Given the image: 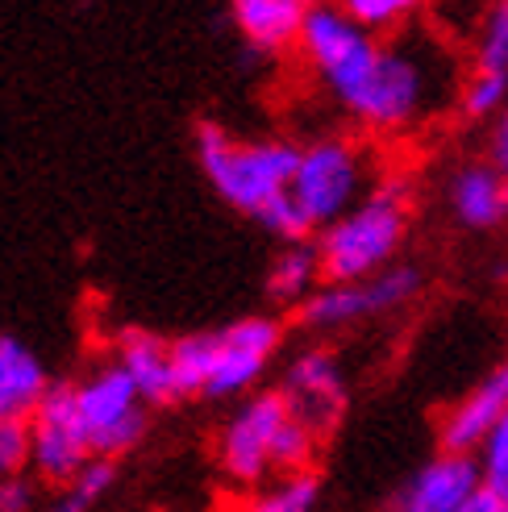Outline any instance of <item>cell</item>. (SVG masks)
Segmentation results:
<instances>
[{
  "instance_id": "21",
  "label": "cell",
  "mask_w": 508,
  "mask_h": 512,
  "mask_svg": "<svg viewBox=\"0 0 508 512\" xmlns=\"http://www.w3.org/2000/svg\"><path fill=\"white\" fill-rule=\"evenodd\" d=\"M342 9L375 38H396V34L409 30V21H413L409 0H346Z\"/></svg>"
},
{
  "instance_id": "27",
  "label": "cell",
  "mask_w": 508,
  "mask_h": 512,
  "mask_svg": "<svg viewBox=\"0 0 508 512\" xmlns=\"http://www.w3.org/2000/svg\"><path fill=\"white\" fill-rule=\"evenodd\" d=\"M463 512H508V504H504L500 496H492V492H484V496H479L475 504H467Z\"/></svg>"
},
{
  "instance_id": "12",
  "label": "cell",
  "mask_w": 508,
  "mask_h": 512,
  "mask_svg": "<svg viewBox=\"0 0 508 512\" xmlns=\"http://www.w3.org/2000/svg\"><path fill=\"white\" fill-rule=\"evenodd\" d=\"M508 417V363H496L475 388L454 400L438 421V442L446 454H479L496 425Z\"/></svg>"
},
{
  "instance_id": "10",
  "label": "cell",
  "mask_w": 508,
  "mask_h": 512,
  "mask_svg": "<svg viewBox=\"0 0 508 512\" xmlns=\"http://www.w3.org/2000/svg\"><path fill=\"white\" fill-rule=\"evenodd\" d=\"M279 396L288 400L292 417L300 425H309L317 438H325L346 413V371L338 363V354L329 346H304L300 354L288 358L284 383Z\"/></svg>"
},
{
  "instance_id": "11",
  "label": "cell",
  "mask_w": 508,
  "mask_h": 512,
  "mask_svg": "<svg viewBox=\"0 0 508 512\" xmlns=\"http://www.w3.org/2000/svg\"><path fill=\"white\" fill-rule=\"evenodd\" d=\"M484 496V475L471 454H434L396 492L392 512H463Z\"/></svg>"
},
{
  "instance_id": "13",
  "label": "cell",
  "mask_w": 508,
  "mask_h": 512,
  "mask_svg": "<svg viewBox=\"0 0 508 512\" xmlns=\"http://www.w3.org/2000/svg\"><path fill=\"white\" fill-rule=\"evenodd\" d=\"M446 204L450 217L459 221L463 229H496L508 217V179L488 163H459L446 179Z\"/></svg>"
},
{
  "instance_id": "16",
  "label": "cell",
  "mask_w": 508,
  "mask_h": 512,
  "mask_svg": "<svg viewBox=\"0 0 508 512\" xmlns=\"http://www.w3.org/2000/svg\"><path fill=\"white\" fill-rule=\"evenodd\" d=\"M309 9L313 5H304V0H234L230 17L246 46L263 50V55H284V50L300 46Z\"/></svg>"
},
{
  "instance_id": "9",
  "label": "cell",
  "mask_w": 508,
  "mask_h": 512,
  "mask_svg": "<svg viewBox=\"0 0 508 512\" xmlns=\"http://www.w3.org/2000/svg\"><path fill=\"white\" fill-rule=\"evenodd\" d=\"M92 463V446L75 408V388L71 383H55L30 417V467L38 479L63 488Z\"/></svg>"
},
{
  "instance_id": "23",
  "label": "cell",
  "mask_w": 508,
  "mask_h": 512,
  "mask_svg": "<svg viewBox=\"0 0 508 512\" xmlns=\"http://www.w3.org/2000/svg\"><path fill=\"white\" fill-rule=\"evenodd\" d=\"M475 463H479V475H484V492H492L508 504V417L496 425L484 450L475 454Z\"/></svg>"
},
{
  "instance_id": "14",
  "label": "cell",
  "mask_w": 508,
  "mask_h": 512,
  "mask_svg": "<svg viewBox=\"0 0 508 512\" xmlns=\"http://www.w3.org/2000/svg\"><path fill=\"white\" fill-rule=\"evenodd\" d=\"M113 363L134 379L146 404H171L175 396V358L171 342L155 329H121L113 342Z\"/></svg>"
},
{
  "instance_id": "3",
  "label": "cell",
  "mask_w": 508,
  "mask_h": 512,
  "mask_svg": "<svg viewBox=\"0 0 508 512\" xmlns=\"http://www.w3.org/2000/svg\"><path fill=\"white\" fill-rule=\"evenodd\" d=\"M196 167L234 213L259 221L292 192L300 146L284 138H234L217 121H196Z\"/></svg>"
},
{
  "instance_id": "1",
  "label": "cell",
  "mask_w": 508,
  "mask_h": 512,
  "mask_svg": "<svg viewBox=\"0 0 508 512\" xmlns=\"http://www.w3.org/2000/svg\"><path fill=\"white\" fill-rule=\"evenodd\" d=\"M296 50L342 113L375 134L417 130L463 84H454V59L438 38L413 30L375 38L342 5H313Z\"/></svg>"
},
{
  "instance_id": "24",
  "label": "cell",
  "mask_w": 508,
  "mask_h": 512,
  "mask_svg": "<svg viewBox=\"0 0 508 512\" xmlns=\"http://www.w3.org/2000/svg\"><path fill=\"white\" fill-rule=\"evenodd\" d=\"M30 467V421H0V483Z\"/></svg>"
},
{
  "instance_id": "6",
  "label": "cell",
  "mask_w": 508,
  "mask_h": 512,
  "mask_svg": "<svg viewBox=\"0 0 508 512\" xmlns=\"http://www.w3.org/2000/svg\"><path fill=\"white\" fill-rule=\"evenodd\" d=\"M292 425L288 400L275 392H254L234 404L217 429V467L234 488H271L279 483V442Z\"/></svg>"
},
{
  "instance_id": "4",
  "label": "cell",
  "mask_w": 508,
  "mask_h": 512,
  "mask_svg": "<svg viewBox=\"0 0 508 512\" xmlns=\"http://www.w3.org/2000/svg\"><path fill=\"white\" fill-rule=\"evenodd\" d=\"M409 221H413L409 184L404 179L375 184L363 204H354L342 221H334L313 238L325 284H359V279L396 267V254L404 238H409Z\"/></svg>"
},
{
  "instance_id": "20",
  "label": "cell",
  "mask_w": 508,
  "mask_h": 512,
  "mask_svg": "<svg viewBox=\"0 0 508 512\" xmlns=\"http://www.w3.org/2000/svg\"><path fill=\"white\" fill-rule=\"evenodd\" d=\"M246 512H321V479L313 471L279 479L254 496L246 504Z\"/></svg>"
},
{
  "instance_id": "17",
  "label": "cell",
  "mask_w": 508,
  "mask_h": 512,
  "mask_svg": "<svg viewBox=\"0 0 508 512\" xmlns=\"http://www.w3.org/2000/svg\"><path fill=\"white\" fill-rule=\"evenodd\" d=\"M321 284H325V271H321V259H317L313 242L284 246L267 267V296L275 304H292V309H300V304L309 300Z\"/></svg>"
},
{
  "instance_id": "26",
  "label": "cell",
  "mask_w": 508,
  "mask_h": 512,
  "mask_svg": "<svg viewBox=\"0 0 508 512\" xmlns=\"http://www.w3.org/2000/svg\"><path fill=\"white\" fill-rule=\"evenodd\" d=\"M488 163L508 179V109L492 125V142H488Z\"/></svg>"
},
{
  "instance_id": "22",
  "label": "cell",
  "mask_w": 508,
  "mask_h": 512,
  "mask_svg": "<svg viewBox=\"0 0 508 512\" xmlns=\"http://www.w3.org/2000/svg\"><path fill=\"white\" fill-rule=\"evenodd\" d=\"M459 109L463 117H500L508 109V80L500 75H479V71H467L463 84H459Z\"/></svg>"
},
{
  "instance_id": "15",
  "label": "cell",
  "mask_w": 508,
  "mask_h": 512,
  "mask_svg": "<svg viewBox=\"0 0 508 512\" xmlns=\"http://www.w3.org/2000/svg\"><path fill=\"white\" fill-rule=\"evenodd\" d=\"M55 379L46 363L13 334H0V421H30Z\"/></svg>"
},
{
  "instance_id": "2",
  "label": "cell",
  "mask_w": 508,
  "mask_h": 512,
  "mask_svg": "<svg viewBox=\"0 0 508 512\" xmlns=\"http://www.w3.org/2000/svg\"><path fill=\"white\" fill-rule=\"evenodd\" d=\"M284 325L271 313L238 317L221 329L171 338L175 358V396L180 400H246L259 388V379L271 371Z\"/></svg>"
},
{
  "instance_id": "25",
  "label": "cell",
  "mask_w": 508,
  "mask_h": 512,
  "mask_svg": "<svg viewBox=\"0 0 508 512\" xmlns=\"http://www.w3.org/2000/svg\"><path fill=\"white\" fill-rule=\"evenodd\" d=\"M30 504H34L30 479H9V483H0V512H30Z\"/></svg>"
},
{
  "instance_id": "7",
  "label": "cell",
  "mask_w": 508,
  "mask_h": 512,
  "mask_svg": "<svg viewBox=\"0 0 508 512\" xmlns=\"http://www.w3.org/2000/svg\"><path fill=\"white\" fill-rule=\"evenodd\" d=\"M71 388H75V408H80L92 458L117 463L121 454H130L146 438V408L150 404L142 400L134 379L125 375L113 358L92 367L80 383H71Z\"/></svg>"
},
{
  "instance_id": "5",
  "label": "cell",
  "mask_w": 508,
  "mask_h": 512,
  "mask_svg": "<svg viewBox=\"0 0 508 512\" xmlns=\"http://www.w3.org/2000/svg\"><path fill=\"white\" fill-rule=\"evenodd\" d=\"M371 159L359 142L325 134L300 146V163L292 179V200L313 225V234L342 221L354 204L371 196Z\"/></svg>"
},
{
  "instance_id": "8",
  "label": "cell",
  "mask_w": 508,
  "mask_h": 512,
  "mask_svg": "<svg viewBox=\"0 0 508 512\" xmlns=\"http://www.w3.org/2000/svg\"><path fill=\"white\" fill-rule=\"evenodd\" d=\"M421 288H425V275L409 263H396L371 279H359V284H321L296 309V321L304 329H317V334H338V329L404 309V304L417 300Z\"/></svg>"
},
{
  "instance_id": "18",
  "label": "cell",
  "mask_w": 508,
  "mask_h": 512,
  "mask_svg": "<svg viewBox=\"0 0 508 512\" xmlns=\"http://www.w3.org/2000/svg\"><path fill=\"white\" fill-rule=\"evenodd\" d=\"M113 479H117V463H109V458H92L80 475L67 479L55 492V500H50L46 512H96V504L113 492Z\"/></svg>"
},
{
  "instance_id": "19",
  "label": "cell",
  "mask_w": 508,
  "mask_h": 512,
  "mask_svg": "<svg viewBox=\"0 0 508 512\" xmlns=\"http://www.w3.org/2000/svg\"><path fill=\"white\" fill-rule=\"evenodd\" d=\"M471 71L500 75V80H508V0H504V5H492L484 13V21H479Z\"/></svg>"
}]
</instances>
